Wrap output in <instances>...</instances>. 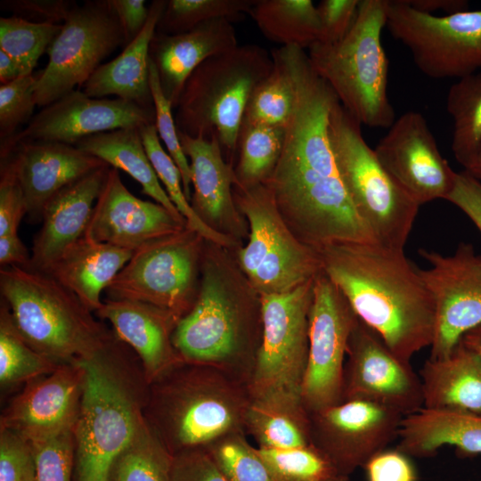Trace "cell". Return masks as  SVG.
Returning a JSON list of instances; mask_svg holds the SVG:
<instances>
[{"mask_svg":"<svg viewBox=\"0 0 481 481\" xmlns=\"http://www.w3.org/2000/svg\"><path fill=\"white\" fill-rule=\"evenodd\" d=\"M278 52L291 74L295 102L281 156L264 184L287 225L312 249L377 242L353 204L332 148L330 118L338 99L305 50L281 46Z\"/></svg>","mask_w":481,"mask_h":481,"instance_id":"1","label":"cell"},{"mask_svg":"<svg viewBox=\"0 0 481 481\" xmlns=\"http://www.w3.org/2000/svg\"><path fill=\"white\" fill-rule=\"evenodd\" d=\"M322 271L357 318L405 362L430 347L435 306L420 268L404 250L379 243L348 242L318 251Z\"/></svg>","mask_w":481,"mask_h":481,"instance_id":"2","label":"cell"},{"mask_svg":"<svg viewBox=\"0 0 481 481\" xmlns=\"http://www.w3.org/2000/svg\"><path fill=\"white\" fill-rule=\"evenodd\" d=\"M262 338L261 297L231 249L206 241L197 299L173 333L185 363L217 368L249 384Z\"/></svg>","mask_w":481,"mask_h":481,"instance_id":"3","label":"cell"},{"mask_svg":"<svg viewBox=\"0 0 481 481\" xmlns=\"http://www.w3.org/2000/svg\"><path fill=\"white\" fill-rule=\"evenodd\" d=\"M121 344L114 336L92 355L76 360L85 370L74 428L77 481H108L116 457L147 423L148 399Z\"/></svg>","mask_w":481,"mask_h":481,"instance_id":"4","label":"cell"},{"mask_svg":"<svg viewBox=\"0 0 481 481\" xmlns=\"http://www.w3.org/2000/svg\"><path fill=\"white\" fill-rule=\"evenodd\" d=\"M151 385L145 417L174 455L245 428L248 386L217 368L184 363Z\"/></svg>","mask_w":481,"mask_h":481,"instance_id":"5","label":"cell"},{"mask_svg":"<svg viewBox=\"0 0 481 481\" xmlns=\"http://www.w3.org/2000/svg\"><path fill=\"white\" fill-rule=\"evenodd\" d=\"M0 291L15 329L58 363L86 358L114 338L81 300L50 274L20 266L0 270Z\"/></svg>","mask_w":481,"mask_h":481,"instance_id":"6","label":"cell"},{"mask_svg":"<svg viewBox=\"0 0 481 481\" xmlns=\"http://www.w3.org/2000/svg\"><path fill=\"white\" fill-rule=\"evenodd\" d=\"M387 0H361L347 34L334 44L307 49L314 71L331 87L341 105L361 124L389 128L395 120L388 99V60L381 43Z\"/></svg>","mask_w":481,"mask_h":481,"instance_id":"7","label":"cell"},{"mask_svg":"<svg viewBox=\"0 0 481 481\" xmlns=\"http://www.w3.org/2000/svg\"><path fill=\"white\" fill-rule=\"evenodd\" d=\"M273 68L271 53L243 45L212 56L187 78L175 115L179 133L216 138L233 155L245 109L254 88Z\"/></svg>","mask_w":481,"mask_h":481,"instance_id":"8","label":"cell"},{"mask_svg":"<svg viewBox=\"0 0 481 481\" xmlns=\"http://www.w3.org/2000/svg\"><path fill=\"white\" fill-rule=\"evenodd\" d=\"M330 136L357 213L378 243L404 250L420 205L387 172L364 140L361 124L339 101L330 114Z\"/></svg>","mask_w":481,"mask_h":481,"instance_id":"9","label":"cell"},{"mask_svg":"<svg viewBox=\"0 0 481 481\" xmlns=\"http://www.w3.org/2000/svg\"><path fill=\"white\" fill-rule=\"evenodd\" d=\"M233 197L249 225L236 260L254 289L260 296L285 293L314 279L322 271L319 252L292 232L267 187L233 185Z\"/></svg>","mask_w":481,"mask_h":481,"instance_id":"10","label":"cell"},{"mask_svg":"<svg viewBox=\"0 0 481 481\" xmlns=\"http://www.w3.org/2000/svg\"><path fill=\"white\" fill-rule=\"evenodd\" d=\"M206 241L186 226L145 243L106 289L107 298L148 303L180 320L198 297Z\"/></svg>","mask_w":481,"mask_h":481,"instance_id":"11","label":"cell"},{"mask_svg":"<svg viewBox=\"0 0 481 481\" xmlns=\"http://www.w3.org/2000/svg\"><path fill=\"white\" fill-rule=\"evenodd\" d=\"M386 27L429 77L460 79L481 70V10L439 16L387 0Z\"/></svg>","mask_w":481,"mask_h":481,"instance_id":"12","label":"cell"},{"mask_svg":"<svg viewBox=\"0 0 481 481\" xmlns=\"http://www.w3.org/2000/svg\"><path fill=\"white\" fill-rule=\"evenodd\" d=\"M119 45H125V37L108 0L77 4L47 48L49 60L36 83V104L45 107L80 88Z\"/></svg>","mask_w":481,"mask_h":481,"instance_id":"13","label":"cell"},{"mask_svg":"<svg viewBox=\"0 0 481 481\" xmlns=\"http://www.w3.org/2000/svg\"><path fill=\"white\" fill-rule=\"evenodd\" d=\"M314 281L289 292L260 296L262 338L248 384L251 398L278 389L301 392Z\"/></svg>","mask_w":481,"mask_h":481,"instance_id":"14","label":"cell"},{"mask_svg":"<svg viewBox=\"0 0 481 481\" xmlns=\"http://www.w3.org/2000/svg\"><path fill=\"white\" fill-rule=\"evenodd\" d=\"M358 321L338 287L321 271L309 312V351L301 395L309 414L343 401L345 357Z\"/></svg>","mask_w":481,"mask_h":481,"instance_id":"15","label":"cell"},{"mask_svg":"<svg viewBox=\"0 0 481 481\" xmlns=\"http://www.w3.org/2000/svg\"><path fill=\"white\" fill-rule=\"evenodd\" d=\"M428 269H420L435 306L429 358L448 355L461 338L481 324V255L461 242L452 255L420 249Z\"/></svg>","mask_w":481,"mask_h":481,"instance_id":"16","label":"cell"},{"mask_svg":"<svg viewBox=\"0 0 481 481\" xmlns=\"http://www.w3.org/2000/svg\"><path fill=\"white\" fill-rule=\"evenodd\" d=\"M346 355L343 401L373 403L404 417L423 407L420 375L359 319L350 335Z\"/></svg>","mask_w":481,"mask_h":481,"instance_id":"17","label":"cell"},{"mask_svg":"<svg viewBox=\"0 0 481 481\" xmlns=\"http://www.w3.org/2000/svg\"><path fill=\"white\" fill-rule=\"evenodd\" d=\"M403 417L373 403L343 401L310 413L311 442L349 477L397 438Z\"/></svg>","mask_w":481,"mask_h":481,"instance_id":"18","label":"cell"},{"mask_svg":"<svg viewBox=\"0 0 481 481\" xmlns=\"http://www.w3.org/2000/svg\"><path fill=\"white\" fill-rule=\"evenodd\" d=\"M155 123V110L120 98H94L75 89L44 107L28 126L1 142V159L21 142H53L75 145L90 135Z\"/></svg>","mask_w":481,"mask_h":481,"instance_id":"19","label":"cell"},{"mask_svg":"<svg viewBox=\"0 0 481 481\" xmlns=\"http://www.w3.org/2000/svg\"><path fill=\"white\" fill-rule=\"evenodd\" d=\"M373 150L387 172L420 206L445 200L452 191L456 172L439 151L420 112L402 114Z\"/></svg>","mask_w":481,"mask_h":481,"instance_id":"20","label":"cell"},{"mask_svg":"<svg viewBox=\"0 0 481 481\" xmlns=\"http://www.w3.org/2000/svg\"><path fill=\"white\" fill-rule=\"evenodd\" d=\"M84 382L85 370L76 360L27 382L2 414L1 429L13 431L29 443L74 430Z\"/></svg>","mask_w":481,"mask_h":481,"instance_id":"21","label":"cell"},{"mask_svg":"<svg viewBox=\"0 0 481 481\" xmlns=\"http://www.w3.org/2000/svg\"><path fill=\"white\" fill-rule=\"evenodd\" d=\"M187 223L157 202L143 200L123 183L118 170L110 167L94 204L85 235L135 251L153 240L181 232Z\"/></svg>","mask_w":481,"mask_h":481,"instance_id":"22","label":"cell"},{"mask_svg":"<svg viewBox=\"0 0 481 481\" xmlns=\"http://www.w3.org/2000/svg\"><path fill=\"white\" fill-rule=\"evenodd\" d=\"M178 135L190 163L194 212L208 227L238 241L247 228L233 197L234 169L224 160L218 141Z\"/></svg>","mask_w":481,"mask_h":481,"instance_id":"23","label":"cell"},{"mask_svg":"<svg viewBox=\"0 0 481 481\" xmlns=\"http://www.w3.org/2000/svg\"><path fill=\"white\" fill-rule=\"evenodd\" d=\"M6 159L12 166L31 222L41 220L46 202L59 191L107 165L75 145L53 142H21Z\"/></svg>","mask_w":481,"mask_h":481,"instance_id":"24","label":"cell"},{"mask_svg":"<svg viewBox=\"0 0 481 481\" xmlns=\"http://www.w3.org/2000/svg\"><path fill=\"white\" fill-rule=\"evenodd\" d=\"M95 313L139 356L149 385L184 363L173 344L179 320L170 312L141 301L107 298Z\"/></svg>","mask_w":481,"mask_h":481,"instance_id":"25","label":"cell"},{"mask_svg":"<svg viewBox=\"0 0 481 481\" xmlns=\"http://www.w3.org/2000/svg\"><path fill=\"white\" fill-rule=\"evenodd\" d=\"M104 165L55 193L42 211V226L34 238L29 269L46 273L61 255L83 237L106 181Z\"/></svg>","mask_w":481,"mask_h":481,"instance_id":"26","label":"cell"},{"mask_svg":"<svg viewBox=\"0 0 481 481\" xmlns=\"http://www.w3.org/2000/svg\"><path fill=\"white\" fill-rule=\"evenodd\" d=\"M237 45L233 22L226 19L212 20L177 35L155 33L150 59L158 71L163 94L173 108L177 106L187 78L198 66Z\"/></svg>","mask_w":481,"mask_h":481,"instance_id":"27","label":"cell"},{"mask_svg":"<svg viewBox=\"0 0 481 481\" xmlns=\"http://www.w3.org/2000/svg\"><path fill=\"white\" fill-rule=\"evenodd\" d=\"M167 1L154 0L147 22L138 36L113 60L101 64L83 85L90 97L118 98L154 110L150 86V46Z\"/></svg>","mask_w":481,"mask_h":481,"instance_id":"28","label":"cell"},{"mask_svg":"<svg viewBox=\"0 0 481 481\" xmlns=\"http://www.w3.org/2000/svg\"><path fill=\"white\" fill-rule=\"evenodd\" d=\"M397 450L417 458L435 455L444 445L463 456L481 454V415L447 408L422 407L403 417Z\"/></svg>","mask_w":481,"mask_h":481,"instance_id":"29","label":"cell"},{"mask_svg":"<svg viewBox=\"0 0 481 481\" xmlns=\"http://www.w3.org/2000/svg\"><path fill=\"white\" fill-rule=\"evenodd\" d=\"M134 251L95 241L84 235L46 273L71 290L92 312L99 310L105 291Z\"/></svg>","mask_w":481,"mask_h":481,"instance_id":"30","label":"cell"},{"mask_svg":"<svg viewBox=\"0 0 481 481\" xmlns=\"http://www.w3.org/2000/svg\"><path fill=\"white\" fill-rule=\"evenodd\" d=\"M423 407L481 415V357L461 341L442 358H428L420 371Z\"/></svg>","mask_w":481,"mask_h":481,"instance_id":"31","label":"cell"},{"mask_svg":"<svg viewBox=\"0 0 481 481\" xmlns=\"http://www.w3.org/2000/svg\"><path fill=\"white\" fill-rule=\"evenodd\" d=\"M244 427L258 447L311 444L310 414L300 391L278 389L250 399Z\"/></svg>","mask_w":481,"mask_h":481,"instance_id":"32","label":"cell"},{"mask_svg":"<svg viewBox=\"0 0 481 481\" xmlns=\"http://www.w3.org/2000/svg\"><path fill=\"white\" fill-rule=\"evenodd\" d=\"M75 146L110 167L127 173L141 184L144 194L166 208L175 217L186 222L160 184L144 149L140 127L90 135L81 139Z\"/></svg>","mask_w":481,"mask_h":481,"instance_id":"33","label":"cell"},{"mask_svg":"<svg viewBox=\"0 0 481 481\" xmlns=\"http://www.w3.org/2000/svg\"><path fill=\"white\" fill-rule=\"evenodd\" d=\"M249 14L267 39L281 46L306 50L320 39L317 6L311 0H256Z\"/></svg>","mask_w":481,"mask_h":481,"instance_id":"34","label":"cell"},{"mask_svg":"<svg viewBox=\"0 0 481 481\" xmlns=\"http://www.w3.org/2000/svg\"><path fill=\"white\" fill-rule=\"evenodd\" d=\"M174 454L148 421L116 457L108 481H172Z\"/></svg>","mask_w":481,"mask_h":481,"instance_id":"35","label":"cell"},{"mask_svg":"<svg viewBox=\"0 0 481 481\" xmlns=\"http://www.w3.org/2000/svg\"><path fill=\"white\" fill-rule=\"evenodd\" d=\"M140 133L144 149L159 180L163 183L172 203L186 220L187 226L208 242L230 249L237 247L238 241L208 227L194 212L184 194L181 172L161 145L155 123L140 127Z\"/></svg>","mask_w":481,"mask_h":481,"instance_id":"36","label":"cell"},{"mask_svg":"<svg viewBox=\"0 0 481 481\" xmlns=\"http://www.w3.org/2000/svg\"><path fill=\"white\" fill-rule=\"evenodd\" d=\"M271 53L273 68L254 88L241 124L285 126L291 117L295 102L293 79L277 49Z\"/></svg>","mask_w":481,"mask_h":481,"instance_id":"37","label":"cell"},{"mask_svg":"<svg viewBox=\"0 0 481 481\" xmlns=\"http://www.w3.org/2000/svg\"><path fill=\"white\" fill-rule=\"evenodd\" d=\"M284 135L285 126L241 124L234 186L249 188L268 179L281 156Z\"/></svg>","mask_w":481,"mask_h":481,"instance_id":"38","label":"cell"},{"mask_svg":"<svg viewBox=\"0 0 481 481\" xmlns=\"http://www.w3.org/2000/svg\"><path fill=\"white\" fill-rule=\"evenodd\" d=\"M446 110L453 124L452 150L462 165L481 139V70L451 86Z\"/></svg>","mask_w":481,"mask_h":481,"instance_id":"39","label":"cell"},{"mask_svg":"<svg viewBox=\"0 0 481 481\" xmlns=\"http://www.w3.org/2000/svg\"><path fill=\"white\" fill-rule=\"evenodd\" d=\"M61 363L40 354L18 333L9 307L2 302L0 312V381L3 386L29 382L52 373Z\"/></svg>","mask_w":481,"mask_h":481,"instance_id":"40","label":"cell"},{"mask_svg":"<svg viewBox=\"0 0 481 481\" xmlns=\"http://www.w3.org/2000/svg\"><path fill=\"white\" fill-rule=\"evenodd\" d=\"M255 3L256 0H169L156 33L177 35L216 19L238 21L249 13Z\"/></svg>","mask_w":481,"mask_h":481,"instance_id":"41","label":"cell"},{"mask_svg":"<svg viewBox=\"0 0 481 481\" xmlns=\"http://www.w3.org/2000/svg\"><path fill=\"white\" fill-rule=\"evenodd\" d=\"M276 481H348L312 444L292 448L258 447Z\"/></svg>","mask_w":481,"mask_h":481,"instance_id":"42","label":"cell"},{"mask_svg":"<svg viewBox=\"0 0 481 481\" xmlns=\"http://www.w3.org/2000/svg\"><path fill=\"white\" fill-rule=\"evenodd\" d=\"M61 28V24L37 23L13 15L2 17L0 49L16 61L21 76L32 74Z\"/></svg>","mask_w":481,"mask_h":481,"instance_id":"43","label":"cell"},{"mask_svg":"<svg viewBox=\"0 0 481 481\" xmlns=\"http://www.w3.org/2000/svg\"><path fill=\"white\" fill-rule=\"evenodd\" d=\"M205 449L228 481H276L243 431L224 436Z\"/></svg>","mask_w":481,"mask_h":481,"instance_id":"44","label":"cell"},{"mask_svg":"<svg viewBox=\"0 0 481 481\" xmlns=\"http://www.w3.org/2000/svg\"><path fill=\"white\" fill-rule=\"evenodd\" d=\"M150 86L154 103L155 126L159 137L164 143L167 153L181 172L183 192L186 198L191 202L192 192L190 163L180 143L177 127L172 111L174 108L163 94L159 84L158 71L151 59Z\"/></svg>","mask_w":481,"mask_h":481,"instance_id":"45","label":"cell"},{"mask_svg":"<svg viewBox=\"0 0 481 481\" xmlns=\"http://www.w3.org/2000/svg\"><path fill=\"white\" fill-rule=\"evenodd\" d=\"M29 444L35 459L36 481H70L76 450L74 430Z\"/></svg>","mask_w":481,"mask_h":481,"instance_id":"46","label":"cell"},{"mask_svg":"<svg viewBox=\"0 0 481 481\" xmlns=\"http://www.w3.org/2000/svg\"><path fill=\"white\" fill-rule=\"evenodd\" d=\"M38 75L29 74L0 86V137L4 142L27 122L34 110L35 87Z\"/></svg>","mask_w":481,"mask_h":481,"instance_id":"47","label":"cell"},{"mask_svg":"<svg viewBox=\"0 0 481 481\" xmlns=\"http://www.w3.org/2000/svg\"><path fill=\"white\" fill-rule=\"evenodd\" d=\"M0 481H36L31 444L8 429L0 432Z\"/></svg>","mask_w":481,"mask_h":481,"instance_id":"48","label":"cell"},{"mask_svg":"<svg viewBox=\"0 0 481 481\" xmlns=\"http://www.w3.org/2000/svg\"><path fill=\"white\" fill-rule=\"evenodd\" d=\"M22 188L11 163L1 161L0 175V236L18 232L20 223L27 215Z\"/></svg>","mask_w":481,"mask_h":481,"instance_id":"49","label":"cell"},{"mask_svg":"<svg viewBox=\"0 0 481 481\" xmlns=\"http://www.w3.org/2000/svg\"><path fill=\"white\" fill-rule=\"evenodd\" d=\"M359 4L360 0H322L317 5L321 24L318 43L334 44L340 41L355 22Z\"/></svg>","mask_w":481,"mask_h":481,"instance_id":"50","label":"cell"},{"mask_svg":"<svg viewBox=\"0 0 481 481\" xmlns=\"http://www.w3.org/2000/svg\"><path fill=\"white\" fill-rule=\"evenodd\" d=\"M1 8L37 23L62 24L77 5L69 0H4Z\"/></svg>","mask_w":481,"mask_h":481,"instance_id":"51","label":"cell"},{"mask_svg":"<svg viewBox=\"0 0 481 481\" xmlns=\"http://www.w3.org/2000/svg\"><path fill=\"white\" fill-rule=\"evenodd\" d=\"M172 481H228L205 448L174 455Z\"/></svg>","mask_w":481,"mask_h":481,"instance_id":"52","label":"cell"},{"mask_svg":"<svg viewBox=\"0 0 481 481\" xmlns=\"http://www.w3.org/2000/svg\"><path fill=\"white\" fill-rule=\"evenodd\" d=\"M367 481H416V473L406 454L398 451H382L363 467Z\"/></svg>","mask_w":481,"mask_h":481,"instance_id":"53","label":"cell"},{"mask_svg":"<svg viewBox=\"0 0 481 481\" xmlns=\"http://www.w3.org/2000/svg\"><path fill=\"white\" fill-rule=\"evenodd\" d=\"M459 208L481 232V183L466 171L457 173L445 199Z\"/></svg>","mask_w":481,"mask_h":481,"instance_id":"54","label":"cell"},{"mask_svg":"<svg viewBox=\"0 0 481 481\" xmlns=\"http://www.w3.org/2000/svg\"><path fill=\"white\" fill-rule=\"evenodd\" d=\"M121 26L125 46L133 41L145 26L150 9L144 0H108Z\"/></svg>","mask_w":481,"mask_h":481,"instance_id":"55","label":"cell"},{"mask_svg":"<svg viewBox=\"0 0 481 481\" xmlns=\"http://www.w3.org/2000/svg\"><path fill=\"white\" fill-rule=\"evenodd\" d=\"M31 256L18 232L0 236V264L3 266L29 268Z\"/></svg>","mask_w":481,"mask_h":481,"instance_id":"56","label":"cell"},{"mask_svg":"<svg viewBox=\"0 0 481 481\" xmlns=\"http://www.w3.org/2000/svg\"><path fill=\"white\" fill-rule=\"evenodd\" d=\"M411 7L427 13L444 11L447 14L468 11L469 2L465 0H404Z\"/></svg>","mask_w":481,"mask_h":481,"instance_id":"57","label":"cell"},{"mask_svg":"<svg viewBox=\"0 0 481 481\" xmlns=\"http://www.w3.org/2000/svg\"><path fill=\"white\" fill-rule=\"evenodd\" d=\"M21 76L16 61L0 49V82L1 85L11 83Z\"/></svg>","mask_w":481,"mask_h":481,"instance_id":"58","label":"cell"},{"mask_svg":"<svg viewBox=\"0 0 481 481\" xmlns=\"http://www.w3.org/2000/svg\"><path fill=\"white\" fill-rule=\"evenodd\" d=\"M461 166L464 171L481 183V139Z\"/></svg>","mask_w":481,"mask_h":481,"instance_id":"59","label":"cell"},{"mask_svg":"<svg viewBox=\"0 0 481 481\" xmlns=\"http://www.w3.org/2000/svg\"><path fill=\"white\" fill-rule=\"evenodd\" d=\"M459 341L481 357V324L466 332Z\"/></svg>","mask_w":481,"mask_h":481,"instance_id":"60","label":"cell"}]
</instances>
